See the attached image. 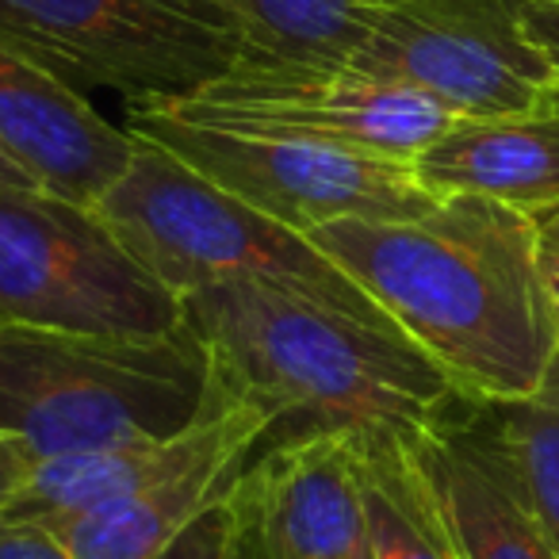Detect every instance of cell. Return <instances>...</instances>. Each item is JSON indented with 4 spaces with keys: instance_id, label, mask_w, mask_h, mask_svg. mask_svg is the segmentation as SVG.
Returning <instances> with one entry per match:
<instances>
[{
    "instance_id": "obj_3",
    "label": "cell",
    "mask_w": 559,
    "mask_h": 559,
    "mask_svg": "<svg viewBox=\"0 0 559 559\" xmlns=\"http://www.w3.org/2000/svg\"><path fill=\"white\" fill-rule=\"evenodd\" d=\"M203 337L0 326V433L32 460L169 441L230 403Z\"/></svg>"
},
{
    "instance_id": "obj_24",
    "label": "cell",
    "mask_w": 559,
    "mask_h": 559,
    "mask_svg": "<svg viewBox=\"0 0 559 559\" xmlns=\"http://www.w3.org/2000/svg\"><path fill=\"white\" fill-rule=\"evenodd\" d=\"M533 223H536V230H540V246L556 249V253H559V207L548 211V215H536Z\"/></svg>"
},
{
    "instance_id": "obj_17",
    "label": "cell",
    "mask_w": 559,
    "mask_h": 559,
    "mask_svg": "<svg viewBox=\"0 0 559 559\" xmlns=\"http://www.w3.org/2000/svg\"><path fill=\"white\" fill-rule=\"evenodd\" d=\"M357 460L376 559H460L421 464V444L357 441Z\"/></svg>"
},
{
    "instance_id": "obj_22",
    "label": "cell",
    "mask_w": 559,
    "mask_h": 559,
    "mask_svg": "<svg viewBox=\"0 0 559 559\" xmlns=\"http://www.w3.org/2000/svg\"><path fill=\"white\" fill-rule=\"evenodd\" d=\"M540 269H544V284H548V296H551V311H556V322H559V253L556 249H540Z\"/></svg>"
},
{
    "instance_id": "obj_11",
    "label": "cell",
    "mask_w": 559,
    "mask_h": 559,
    "mask_svg": "<svg viewBox=\"0 0 559 559\" xmlns=\"http://www.w3.org/2000/svg\"><path fill=\"white\" fill-rule=\"evenodd\" d=\"M0 146L39 188L96 207L131 165L134 134L0 43Z\"/></svg>"
},
{
    "instance_id": "obj_23",
    "label": "cell",
    "mask_w": 559,
    "mask_h": 559,
    "mask_svg": "<svg viewBox=\"0 0 559 559\" xmlns=\"http://www.w3.org/2000/svg\"><path fill=\"white\" fill-rule=\"evenodd\" d=\"M0 185H12V188H39L32 180V173L20 169L16 162H12V154L4 146H0Z\"/></svg>"
},
{
    "instance_id": "obj_15",
    "label": "cell",
    "mask_w": 559,
    "mask_h": 559,
    "mask_svg": "<svg viewBox=\"0 0 559 559\" xmlns=\"http://www.w3.org/2000/svg\"><path fill=\"white\" fill-rule=\"evenodd\" d=\"M444 421L559 551V357L533 395L464 399Z\"/></svg>"
},
{
    "instance_id": "obj_10",
    "label": "cell",
    "mask_w": 559,
    "mask_h": 559,
    "mask_svg": "<svg viewBox=\"0 0 559 559\" xmlns=\"http://www.w3.org/2000/svg\"><path fill=\"white\" fill-rule=\"evenodd\" d=\"M223 510L238 551L253 548L257 559H376L349 433L272 444L238 475Z\"/></svg>"
},
{
    "instance_id": "obj_19",
    "label": "cell",
    "mask_w": 559,
    "mask_h": 559,
    "mask_svg": "<svg viewBox=\"0 0 559 559\" xmlns=\"http://www.w3.org/2000/svg\"><path fill=\"white\" fill-rule=\"evenodd\" d=\"M0 559H70L55 533L0 518Z\"/></svg>"
},
{
    "instance_id": "obj_7",
    "label": "cell",
    "mask_w": 559,
    "mask_h": 559,
    "mask_svg": "<svg viewBox=\"0 0 559 559\" xmlns=\"http://www.w3.org/2000/svg\"><path fill=\"white\" fill-rule=\"evenodd\" d=\"M127 131L157 142L234 200L299 234L342 218H414L444 200L414 162L372 150L218 131L146 104L127 111Z\"/></svg>"
},
{
    "instance_id": "obj_2",
    "label": "cell",
    "mask_w": 559,
    "mask_h": 559,
    "mask_svg": "<svg viewBox=\"0 0 559 559\" xmlns=\"http://www.w3.org/2000/svg\"><path fill=\"white\" fill-rule=\"evenodd\" d=\"M215 376L269 418L276 444L349 433L353 441L421 444L464 391L399 330L264 284H218L185 299Z\"/></svg>"
},
{
    "instance_id": "obj_16",
    "label": "cell",
    "mask_w": 559,
    "mask_h": 559,
    "mask_svg": "<svg viewBox=\"0 0 559 559\" xmlns=\"http://www.w3.org/2000/svg\"><path fill=\"white\" fill-rule=\"evenodd\" d=\"M421 464L460 559H559L536 521L479 464L449 421L421 441Z\"/></svg>"
},
{
    "instance_id": "obj_8",
    "label": "cell",
    "mask_w": 559,
    "mask_h": 559,
    "mask_svg": "<svg viewBox=\"0 0 559 559\" xmlns=\"http://www.w3.org/2000/svg\"><path fill=\"white\" fill-rule=\"evenodd\" d=\"M146 108H162L173 119L218 131L330 142L406 162H418L460 123L456 111L433 96L349 62L311 66L241 58L195 93Z\"/></svg>"
},
{
    "instance_id": "obj_5",
    "label": "cell",
    "mask_w": 559,
    "mask_h": 559,
    "mask_svg": "<svg viewBox=\"0 0 559 559\" xmlns=\"http://www.w3.org/2000/svg\"><path fill=\"white\" fill-rule=\"evenodd\" d=\"M0 43L78 96L169 104L223 78L246 39L218 0H0Z\"/></svg>"
},
{
    "instance_id": "obj_6",
    "label": "cell",
    "mask_w": 559,
    "mask_h": 559,
    "mask_svg": "<svg viewBox=\"0 0 559 559\" xmlns=\"http://www.w3.org/2000/svg\"><path fill=\"white\" fill-rule=\"evenodd\" d=\"M185 304L88 203L0 185V326L165 334Z\"/></svg>"
},
{
    "instance_id": "obj_4",
    "label": "cell",
    "mask_w": 559,
    "mask_h": 559,
    "mask_svg": "<svg viewBox=\"0 0 559 559\" xmlns=\"http://www.w3.org/2000/svg\"><path fill=\"white\" fill-rule=\"evenodd\" d=\"M96 211L180 304L218 284H264L368 326L399 330L307 234L234 200L139 134L131 165Z\"/></svg>"
},
{
    "instance_id": "obj_18",
    "label": "cell",
    "mask_w": 559,
    "mask_h": 559,
    "mask_svg": "<svg viewBox=\"0 0 559 559\" xmlns=\"http://www.w3.org/2000/svg\"><path fill=\"white\" fill-rule=\"evenodd\" d=\"M257 62H353L376 0H218Z\"/></svg>"
},
{
    "instance_id": "obj_13",
    "label": "cell",
    "mask_w": 559,
    "mask_h": 559,
    "mask_svg": "<svg viewBox=\"0 0 559 559\" xmlns=\"http://www.w3.org/2000/svg\"><path fill=\"white\" fill-rule=\"evenodd\" d=\"M437 195H479L536 218L559 207V93L533 111L460 119L418 157Z\"/></svg>"
},
{
    "instance_id": "obj_14",
    "label": "cell",
    "mask_w": 559,
    "mask_h": 559,
    "mask_svg": "<svg viewBox=\"0 0 559 559\" xmlns=\"http://www.w3.org/2000/svg\"><path fill=\"white\" fill-rule=\"evenodd\" d=\"M261 441H226L180 472L154 479L116 502L58 528L70 559H162L230 495L246 456Z\"/></svg>"
},
{
    "instance_id": "obj_21",
    "label": "cell",
    "mask_w": 559,
    "mask_h": 559,
    "mask_svg": "<svg viewBox=\"0 0 559 559\" xmlns=\"http://www.w3.org/2000/svg\"><path fill=\"white\" fill-rule=\"evenodd\" d=\"M32 464H35L32 452H27L16 437L0 433V506H4V498L20 487V479H24Z\"/></svg>"
},
{
    "instance_id": "obj_9",
    "label": "cell",
    "mask_w": 559,
    "mask_h": 559,
    "mask_svg": "<svg viewBox=\"0 0 559 559\" xmlns=\"http://www.w3.org/2000/svg\"><path fill=\"white\" fill-rule=\"evenodd\" d=\"M349 66L418 88L460 119L533 111L556 96L525 0H376Z\"/></svg>"
},
{
    "instance_id": "obj_12",
    "label": "cell",
    "mask_w": 559,
    "mask_h": 559,
    "mask_svg": "<svg viewBox=\"0 0 559 559\" xmlns=\"http://www.w3.org/2000/svg\"><path fill=\"white\" fill-rule=\"evenodd\" d=\"M246 437L249 441H264L269 437V418L246 399H230V403L207 411L195 426H188L185 433L169 437V441H134L116 444V449L35 460L24 479H20V487L4 498L0 518L58 533L81 513L100 510V506L146 487V483L165 479V475L195 464L200 456L215 452L218 444L246 441Z\"/></svg>"
},
{
    "instance_id": "obj_20",
    "label": "cell",
    "mask_w": 559,
    "mask_h": 559,
    "mask_svg": "<svg viewBox=\"0 0 559 559\" xmlns=\"http://www.w3.org/2000/svg\"><path fill=\"white\" fill-rule=\"evenodd\" d=\"M525 24L533 43L540 47L559 93V0H525Z\"/></svg>"
},
{
    "instance_id": "obj_1",
    "label": "cell",
    "mask_w": 559,
    "mask_h": 559,
    "mask_svg": "<svg viewBox=\"0 0 559 559\" xmlns=\"http://www.w3.org/2000/svg\"><path fill=\"white\" fill-rule=\"evenodd\" d=\"M307 238L475 403L533 395L559 322L528 215L444 195L414 218H342Z\"/></svg>"
}]
</instances>
